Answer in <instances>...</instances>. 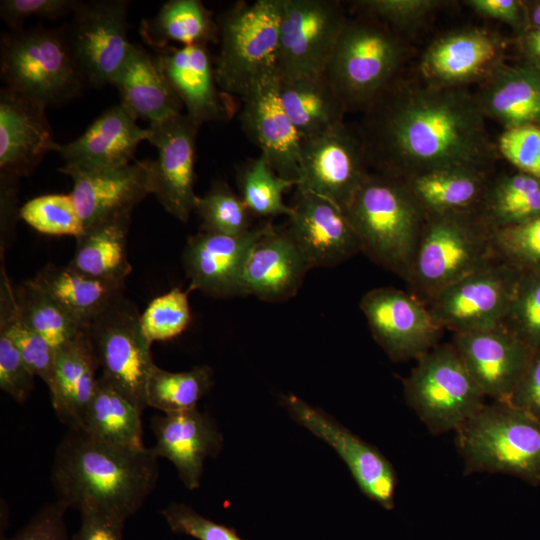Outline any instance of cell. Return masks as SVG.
Instances as JSON below:
<instances>
[{
	"label": "cell",
	"instance_id": "50",
	"mask_svg": "<svg viewBox=\"0 0 540 540\" xmlns=\"http://www.w3.org/2000/svg\"><path fill=\"white\" fill-rule=\"evenodd\" d=\"M160 513L171 531L197 540H245L235 529L203 517L184 503H171Z\"/></svg>",
	"mask_w": 540,
	"mask_h": 540
},
{
	"label": "cell",
	"instance_id": "43",
	"mask_svg": "<svg viewBox=\"0 0 540 540\" xmlns=\"http://www.w3.org/2000/svg\"><path fill=\"white\" fill-rule=\"evenodd\" d=\"M195 211L201 219V231L239 236L251 227L252 214L240 196L222 180L213 182L210 189L198 197Z\"/></svg>",
	"mask_w": 540,
	"mask_h": 540
},
{
	"label": "cell",
	"instance_id": "59",
	"mask_svg": "<svg viewBox=\"0 0 540 540\" xmlns=\"http://www.w3.org/2000/svg\"><path fill=\"white\" fill-rule=\"evenodd\" d=\"M528 27L540 28V0L526 2Z\"/></svg>",
	"mask_w": 540,
	"mask_h": 540
},
{
	"label": "cell",
	"instance_id": "18",
	"mask_svg": "<svg viewBox=\"0 0 540 540\" xmlns=\"http://www.w3.org/2000/svg\"><path fill=\"white\" fill-rule=\"evenodd\" d=\"M241 100L240 121L245 133L276 174L298 184L301 138L282 105L276 69L259 76Z\"/></svg>",
	"mask_w": 540,
	"mask_h": 540
},
{
	"label": "cell",
	"instance_id": "3",
	"mask_svg": "<svg viewBox=\"0 0 540 540\" xmlns=\"http://www.w3.org/2000/svg\"><path fill=\"white\" fill-rule=\"evenodd\" d=\"M344 211L361 252L406 280L426 215L404 180L368 173Z\"/></svg>",
	"mask_w": 540,
	"mask_h": 540
},
{
	"label": "cell",
	"instance_id": "5",
	"mask_svg": "<svg viewBox=\"0 0 540 540\" xmlns=\"http://www.w3.org/2000/svg\"><path fill=\"white\" fill-rule=\"evenodd\" d=\"M456 432L465 473H503L540 486V422L525 411L493 400Z\"/></svg>",
	"mask_w": 540,
	"mask_h": 540
},
{
	"label": "cell",
	"instance_id": "27",
	"mask_svg": "<svg viewBox=\"0 0 540 540\" xmlns=\"http://www.w3.org/2000/svg\"><path fill=\"white\" fill-rule=\"evenodd\" d=\"M148 128L140 127L117 104L105 110L72 142L58 144L63 167L83 171L113 169L132 163L138 145L148 141Z\"/></svg>",
	"mask_w": 540,
	"mask_h": 540
},
{
	"label": "cell",
	"instance_id": "35",
	"mask_svg": "<svg viewBox=\"0 0 540 540\" xmlns=\"http://www.w3.org/2000/svg\"><path fill=\"white\" fill-rule=\"evenodd\" d=\"M33 280L84 325L124 294L125 283L89 277L49 263Z\"/></svg>",
	"mask_w": 540,
	"mask_h": 540
},
{
	"label": "cell",
	"instance_id": "44",
	"mask_svg": "<svg viewBox=\"0 0 540 540\" xmlns=\"http://www.w3.org/2000/svg\"><path fill=\"white\" fill-rule=\"evenodd\" d=\"M19 216L36 231L47 235L77 238L84 231L71 194L34 197L20 207Z\"/></svg>",
	"mask_w": 540,
	"mask_h": 540
},
{
	"label": "cell",
	"instance_id": "31",
	"mask_svg": "<svg viewBox=\"0 0 540 540\" xmlns=\"http://www.w3.org/2000/svg\"><path fill=\"white\" fill-rule=\"evenodd\" d=\"M97 367L87 335L56 350L49 390L55 414L68 429L81 428L98 379Z\"/></svg>",
	"mask_w": 540,
	"mask_h": 540
},
{
	"label": "cell",
	"instance_id": "58",
	"mask_svg": "<svg viewBox=\"0 0 540 540\" xmlns=\"http://www.w3.org/2000/svg\"><path fill=\"white\" fill-rule=\"evenodd\" d=\"M518 39L523 62L540 68V28L528 27Z\"/></svg>",
	"mask_w": 540,
	"mask_h": 540
},
{
	"label": "cell",
	"instance_id": "55",
	"mask_svg": "<svg viewBox=\"0 0 540 540\" xmlns=\"http://www.w3.org/2000/svg\"><path fill=\"white\" fill-rule=\"evenodd\" d=\"M80 513L81 524L71 540H123L124 520L95 509Z\"/></svg>",
	"mask_w": 540,
	"mask_h": 540
},
{
	"label": "cell",
	"instance_id": "10",
	"mask_svg": "<svg viewBox=\"0 0 540 540\" xmlns=\"http://www.w3.org/2000/svg\"><path fill=\"white\" fill-rule=\"evenodd\" d=\"M140 315L134 302L123 294L88 323L87 336L101 376L143 411L155 364Z\"/></svg>",
	"mask_w": 540,
	"mask_h": 540
},
{
	"label": "cell",
	"instance_id": "39",
	"mask_svg": "<svg viewBox=\"0 0 540 540\" xmlns=\"http://www.w3.org/2000/svg\"><path fill=\"white\" fill-rule=\"evenodd\" d=\"M15 295L24 322L55 350L87 335V326L72 316L33 279L20 284Z\"/></svg>",
	"mask_w": 540,
	"mask_h": 540
},
{
	"label": "cell",
	"instance_id": "40",
	"mask_svg": "<svg viewBox=\"0 0 540 540\" xmlns=\"http://www.w3.org/2000/svg\"><path fill=\"white\" fill-rule=\"evenodd\" d=\"M0 331L11 339L32 373L49 387L54 373L56 350L22 319L15 290L10 285L3 267L0 285Z\"/></svg>",
	"mask_w": 540,
	"mask_h": 540
},
{
	"label": "cell",
	"instance_id": "15",
	"mask_svg": "<svg viewBox=\"0 0 540 540\" xmlns=\"http://www.w3.org/2000/svg\"><path fill=\"white\" fill-rule=\"evenodd\" d=\"M361 139L344 123L301 140L297 190L324 197L343 210L367 176Z\"/></svg>",
	"mask_w": 540,
	"mask_h": 540
},
{
	"label": "cell",
	"instance_id": "2",
	"mask_svg": "<svg viewBox=\"0 0 540 540\" xmlns=\"http://www.w3.org/2000/svg\"><path fill=\"white\" fill-rule=\"evenodd\" d=\"M159 475L152 448H128L68 429L52 462L57 501L79 511L95 509L124 521L138 511Z\"/></svg>",
	"mask_w": 540,
	"mask_h": 540
},
{
	"label": "cell",
	"instance_id": "26",
	"mask_svg": "<svg viewBox=\"0 0 540 540\" xmlns=\"http://www.w3.org/2000/svg\"><path fill=\"white\" fill-rule=\"evenodd\" d=\"M153 451L168 459L189 490L200 486L204 462L218 455L223 437L212 418L197 408L154 417Z\"/></svg>",
	"mask_w": 540,
	"mask_h": 540
},
{
	"label": "cell",
	"instance_id": "19",
	"mask_svg": "<svg viewBox=\"0 0 540 540\" xmlns=\"http://www.w3.org/2000/svg\"><path fill=\"white\" fill-rule=\"evenodd\" d=\"M505 40L486 29L470 27L446 33L426 49L420 70L428 85L462 88L485 81L504 63Z\"/></svg>",
	"mask_w": 540,
	"mask_h": 540
},
{
	"label": "cell",
	"instance_id": "28",
	"mask_svg": "<svg viewBox=\"0 0 540 540\" xmlns=\"http://www.w3.org/2000/svg\"><path fill=\"white\" fill-rule=\"evenodd\" d=\"M310 268L285 227L271 222L248 256L243 278L244 296L266 302L292 298Z\"/></svg>",
	"mask_w": 540,
	"mask_h": 540
},
{
	"label": "cell",
	"instance_id": "29",
	"mask_svg": "<svg viewBox=\"0 0 540 540\" xmlns=\"http://www.w3.org/2000/svg\"><path fill=\"white\" fill-rule=\"evenodd\" d=\"M120 95V105L135 120L150 123L182 113L183 104L158 61L138 44L112 83Z\"/></svg>",
	"mask_w": 540,
	"mask_h": 540
},
{
	"label": "cell",
	"instance_id": "37",
	"mask_svg": "<svg viewBox=\"0 0 540 540\" xmlns=\"http://www.w3.org/2000/svg\"><path fill=\"white\" fill-rule=\"evenodd\" d=\"M142 412L100 376L79 429L107 443L128 448H144Z\"/></svg>",
	"mask_w": 540,
	"mask_h": 540
},
{
	"label": "cell",
	"instance_id": "38",
	"mask_svg": "<svg viewBox=\"0 0 540 540\" xmlns=\"http://www.w3.org/2000/svg\"><path fill=\"white\" fill-rule=\"evenodd\" d=\"M493 231L540 216V179L518 171L489 182L476 209Z\"/></svg>",
	"mask_w": 540,
	"mask_h": 540
},
{
	"label": "cell",
	"instance_id": "9",
	"mask_svg": "<svg viewBox=\"0 0 540 540\" xmlns=\"http://www.w3.org/2000/svg\"><path fill=\"white\" fill-rule=\"evenodd\" d=\"M406 401L433 434L457 430L484 405L486 396L452 344L417 359L404 380Z\"/></svg>",
	"mask_w": 540,
	"mask_h": 540
},
{
	"label": "cell",
	"instance_id": "48",
	"mask_svg": "<svg viewBox=\"0 0 540 540\" xmlns=\"http://www.w3.org/2000/svg\"><path fill=\"white\" fill-rule=\"evenodd\" d=\"M497 256L520 272L540 270V216L493 232Z\"/></svg>",
	"mask_w": 540,
	"mask_h": 540
},
{
	"label": "cell",
	"instance_id": "32",
	"mask_svg": "<svg viewBox=\"0 0 540 540\" xmlns=\"http://www.w3.org/2000/svg\"><path fill=\"white\" fill-rule=\"evenodd\" d=\"M279 94L301 140L344 123L346 107L324 73L279 78Z\"/></svg>",
	"mask_w": 540,
	"mask_h": 540
},
{
	"label": "cell",
	"instance_id": "7",
	"mask_svg": "<svg viewBox=\"0 0 540 540\" xmlns=\"http://www.w3.org/2000/svg\"><path fill=\"white\" fill-rule=\"evenodd\" d=\"M0 74L5 87L47 108L80 97L85 87L62 27L2 34Z\"/></svg>",
	"mask_w": 540,
	"mask_h": 540
},
{
	"label": "cell",
	"instance_id": "41",
	"mask_svg": "<svg viewBox=\"0 0 540 540\" xmlns=\"http://www.w3.org/2000/svg\"><path fill=\"white\" fill-rule=\"evenodd\" d=\"M213 374L208 365L183 372H170L155 365L146 387V405L164 414L195 409L212 387Z\"/></svg>",
	"mask_w": 540,
	"mask_h": 540
},
{
	"label": "cell",
	"instance_id": "45",
	"mask_svg": "<svg viewBox=\"0 0 540 540\" xmlns=\"http://www.w3.org/2000/svg\"><path fill=\"white\" fill-rule=\"evenodd\" d=\"M175 287L154 298L140 315L142 333L147 341H167L182 334L191 320L189 293Z\"/></svg>",
	"mask_w": 540,
	"mask_h": 540
},
{
	"label": "cell",
	"instance_id": "8",
	"mask_svg": "<svg viewBox=\"0 0 540 540\" xmlns=\"http://www.w3.org/2000/svg\"><path fill=\"white\" fill-rule=\"evenodd\" d=\"M282 0L238 2L218 20L215 74L220 89L240 98L262 74L276 69Z\"/></svg>",
	"mask_w": 540,
	"mask_h": 540
},
{
	"label": "cell",
	"instance_id": "53",
	"mask_svg": "<svg viewBox=\"0 0 540 540\" xmlns=\"http://www.w3.org/2000/svg\"><path fill=\"white\" fill-rule=\"evenodd\" d=\"M67 509L59 501L46 504L14 536L4 540H71L64 521Z\"/></svg>",
	"mask_w": 540,
	"mask_h": 540
},
{
	"label": "cell",
	"instance_id": "11",
	"mask_svg": "<svg viewBox=\"0 0 540 540\" xmlns=\"http://www.w3.org/2000/svg\"><path fill=\"white\" fill-rule=\"evenodd\" d=\"M128 5L126 0L81 2L62 27L85 86L112 85L127 61L133 48Z\"/></svg>",
	"mask_w": 540,
	"mask_h": 540
},
{
	"label": "cell",
	"instance_id": "12",
	"mask_svg": "<svg viewBox=\"0 0 540 540\" xmlns=\"http://www.w3.org/2000/svg\"><path fill=\"white\" fill-rule=\"evenodd\" d=\"M347 20L338 1L282 0L276 59L279 78L324 73Z\"/></svg>",
	"mask_w": 540,
	"mask_h": 540
},
{
	"label": "cell",
	"instance_id": "30",
	"mask_svg": "<svg viewBox=\"0 0 540 540\" xmlns=\"http://www.w3.org/2000/svg\"><path fill=\"white\" fill-rule=\"evenodd\" d=\"M476 97L485 117L505 129L540 125V68L504 64L484 81Z\"/></svg>",
	"mask_w": 540,
	"mask_h": 540
},
{
	"label": "cell",
	"instance_id": "16",
	"mask_svg": "<svg viewBox=\"0 0 540 540\" xmlns=\"http://www.w3.org/2000/svg\"><path fill=\"white\" fill-rule=\"evenodd\" d=\"M292 418L329 444L346 463L360 490L387 510L395 503L397 477L390 461L374 446L330 415L294 394L282 396Z\"/></svg>",
	"mask_w": 540,
	"mask_h": 540
},
{
	"label": "cell",
	"instance_id": "47",
	"mask_svg": "<svg viewBox=\"0 0 540 540\" xmlns=\"http://www.w3.org/2000/svg\"><path fill=\"white\" fill-rule=\"evenodd\" d=\"M445 4L438 0H360L352 5L360 16L376 20L399 35L423 26Z\"/></svg>",
	"mask_w": 540,
	"mask_h": 540
},
{
	"label": "cell",
	"instance_id": "34",
	"mask_svg": "<svg viewBox=\"0 0 540 540\" xmlns=\"http://www.w3.org/2000/svg\"><path fill=\"white\" fill-rule=\"evenodd\" d=\"M487 170L454 167L404 179L424 214L476 210L487 188Z\"/></svg>",
	"mask_w": 540,
	"mask_h": 540
},
{
	"label": "cell",
	"instance_id": "22",
	"mask_svg": "<svg viewBox=\"0 0 540 540\" xmlns=\"http://www.w3.org/2000/svg\"><path fill=\"white\" fill-rule=\"evenodd\" d=\"M486 397L509 401L533 350L504 326L455 333L451 342Z\"/></svg>",
	"mask_w": 540,
	"mask_h": 540
},
{
	"label": "cell",
	"instance_id": "46",
	"mask_svg": "<svg viewBox=\"0 0 540 540\" xmlns=\"http://www.w3.org/2000/svg\"><path fill=\"white\" fill-rule=\"evenodd\" d=\"M530 349H540V270L521 272L502 323Z\"/></svg>",
	"mask_w": 540,
	"mask_h": 540
},
{
	"label": "cell",
	"instance_id": "20",
	"mask_svg": "<svg viewBox=\"0 0 540 540\" xmlns=\"http://www.w3.org/2000/svg\"><path fill=\"white\" fill-rule=\"evenodd\" d=\"M291 207L285 228L310 269L335 266L361 252L345 211L334 202L297 190Z\"/></svg>",
	"mask_w": 540,
	"mask_h": 540
},
{
	"label": "cell",
	"instance_id": "6",
	"mask_svg": "<svg viewBox=\"0 0 540 540\" xmlns=\"http://www.w3.org/2000/svg\"><path fill=\"white\" fill-rule=\"evenodd\" d=\"M406 52L402 38L385 25L348 18L324 74L346 110H366L396 79Z\"/></svg>",
	"mask_w": 540,
	"mask_h": 540
},
{
	"label": "cell",
	"instance_id": "42",
	"mask_svg": "<svg viewBox=\"0 0 540 540\" xmlns=\"http://www.w3.org/2000/svg\"><path fill=\"white\" fill-rule=\"evenodd\" d=\"M240 197L252 214L275 217L292 213L291 205L283 201L284 192L296 187L297 182L280 177L262 153L241 167L237 175Z\"/></svg>",
	"mask_w": 540,
	"mask_h": 540
},
{
	"label": "cell",
	"instance_id": "23",
	"mask_svg": "<svg viewBox=\"0 0 540 540\" xmlns=\"http://www.w3.org/2000/svg\"><path fill=\"white\" fill-rule=\"evenodd\" d=\"M153 160L134 161L113 169L83 171L61 167L72 178L71 195L84 229L101 221L132 214L153 193Z\"/></svg>",
	"mask_w": 540,
	"mask_h": 540
},
{
	"label": "cell",
	"instance_id": "14",
	"mask_svg": "<svg viewBox=\"0 0 540 540\" xmlns=\"http://www.w3.org/2000/svg\"><path fill=\"white\" fill-rule=\"evenodd\" d=\"M359 305L374 339L393 361L420 358L443 330L424 302L400 289H372Z\"/></svg>",
	"mask_w": 540,
	"mask_h": 540
},
{
	"label": "cell",
	"instance_id": "4",
	"mask_svg": "<svg viewBox=\"0 0 540 540\" xmlns=\"http://www.w3.org/2000/svg\"><path fill=\"white\" fill-rule=\"evenodd\" d=\"M493 230L476 210L427 215L407 277L426 305L442 290L499 260Z\"/></svg>",
	"mask_w": 540,
	"mask_h": 540
},
{
	"label": "cell",
	"instance_id": "25",
	"mask_svg": "<svg viewBox=\"0 0 540 540\" xmlns=\"http://www.w3.org/2000/svg\"><path fill=\"white\" fill-rule=\"evenodd\" d=\"M155 52L186 115L195 124L226 121L232 116V96L220 89L206 45H170Z\"/></svg>",
	"mask_w": 540,
	"mask_h": 540
},
{
	"label": "cell",
	"instance_id": "49",
	"mask_svg": "<svg viewBox=\"0 0 540 540\" xmlns=\"http://www.w3.org/2000/svg\"><path fill=\"white\" fill-rule=\"evenodd\" d=\"M497 149L518 171L540 179V125L505 129Z\"/></svg>",
	"mask_w": 540,
	"mask_h": 540
},
{
	"label": "cell",
	"instance_id": "52",
	"mask_svg": "<svg viewBox=\"0 0 540 540\" xmlns=\"http://www.w3.org/2000/svg\"><path fill=\"white\" fill-rule=\"evenodd\" d=\"M34 377L11 339L0 331V389L23 403L34 388Z\"/></svg>",
	"mask_w": 540,
	"mask_h": 540
},
{
	"label": "cell",
	"instance_id": "24",
	"mask_svg": "<svg viewBox=\"0 0 540 540\" xmlns=\"http://www.w3.org/2000/svg\"><path fill=\"white\" fill-rule=\"evenodd\" d=\"M43 104L2 87L0 90V170L18 178L34 172L58 143Z\"/></svg>",
	"mask_w": 540,
	"mask_h": 540
},
{
	"label": "cell",
	"instance_id": "17",
	"mask_svg": "<svg viewBox=\"0 0 540 540\" xmlns=\"http://www.w3.org/2000/svg\"><path fill=\"white\" fill-rule=\"evenodd\" d=\"M199 126L179 113L150 123L148 141L157 149L153 162V193L162 207L187 222L198 197L195 184V144Z\"/></svg>",
	"mask_w": 540,
	"mask_h": 540
},
{
	"label": "cell",
	"instance_id": "13",
	"mask_svg": "<svg viewBox=\"0 0 540 540\" xmlns=\"http://www.w3.org/2000/svg\"><path fill=\"white\" fill-rule=\"evenodd\" d=\"M521 272L497 260L438 293L428 304L436 322L453 333L502 325Z\"/></svg>",
	"mask_w": 540,
	"mask_h": 540
},
{
	"label": "cell",
	"instance_id": "51",
	"mask_svg": "<svg viewBox=\"0 0 540 540\" xmlns=\"http://www.w3.org/2000/svg\"><path fill=\"white\" fill-rule=\"evenodd\" d=\"M82 1L78 0H2L0 15L11 32L22 31L24 21L29 17L50 20L73 14Z\"/></svg>",
	"mask_w": 540,
	"mask_h": 540
},
{
	"label": "cell",
	"instance_id": "54",
	"mask_svg": "<svg viewBox=\"0 0 540 540\" xmlns=\"http://www.w3.org/2000/svg\"><path fill=\"white\" fill-rule=\"evenodd\" d=\"M540 422V349L534 350L509 401Z\"/></svg>",
	"mask_w": 540,
	"mask_h": 540
},
{
	"label": "cell",
	"instance_id": "1",
	"mask_svg": "<svg viewBox=\"0 0 540 540\" xmlns=\"http://www.w3.org/2000/svg\"><path fill=\"white\" fill-rule=\"evenodd\" d=\"M362 144L381 174L407 179L454 167L486 170L495 156L476 95L396 79L365 110Z\"/></svg>",
	"mask_w": 540,
	"mask_h": 540
},
{
	"label": "cell",
	"instance_id": "36",
	"mask_svg": "<svg viewBox=\"0 0 540 540\" xmlns=\"http://www.w3.org/2000/svg\"><path fill=\"white\" fill-rule=\"evenodd\" d=\"M139 32L154 50L172 43L207 46V43H216L219 39L218 23L199 0L165 2L154 17L141 21Z\"/></svg>",
	"mask_w": 540,
	"mask_h": 540
},
{
	"label": "cell",
	"instance_id": "57",
	"mask_svg": "<svg viewBox=\"0 0 540 540\" xmlns=\"http://www.w3.org/2000/svg\"><path fill=\"white\" fill-rule=\"evenodd\" d=\"M20 178L0 172V204H1V240L15 228L20 219V208L17 206L18 183Z\"/></svg>",
	"mask_w": 540,
	"mask_h": 540
},
{
	"label": "cell",
	"instance_id": "56",
	"mask_svg": "<svg viewBox=\"0 0 540 540\" xmlns=\"http://www.w3.org/2000/svg\"><path fill=\"white\" fill-rule=\"evenodd\" d=\"M478 14L498 19L519 36L528 28L526 2L520 0H471L467 2Z\"/></svg>",
	"mask_w": 540,
	"mask_h": 540
},
{
	"label": "cell",
	"instance_id": "33",
	"mask_svg": "<svg viewBox=\"0 0 540 540\" xmlns=\"http://www.w3.org/2000/svg\"><path fill=\"white\" fill-rule=\"evenodd\" d=\"M131 215L113 217L87 228L77 237L68 266L92 278L125 283L132 272L127 257Z\"/></svg>",
	"mask_w": 540,
	"mask_h": 540
},
{
	"label": "cell",
	"instance_id": "21",
	"mask_svg": "<svg viewBox=\"0 0 540 540\" xmlns=\"http://www.w3.org/2000/svg\"><path fill=\"white\" fill-rule=\"evenodd\" d=\"M269 224L253 227L239 236L202 231L190 236L182 254L189 290H199L214 298L244 296L242 278L248 256Z\"/></svg>",
	"mask_w": 540,
	"mask_h": 540
}]
</instances>
